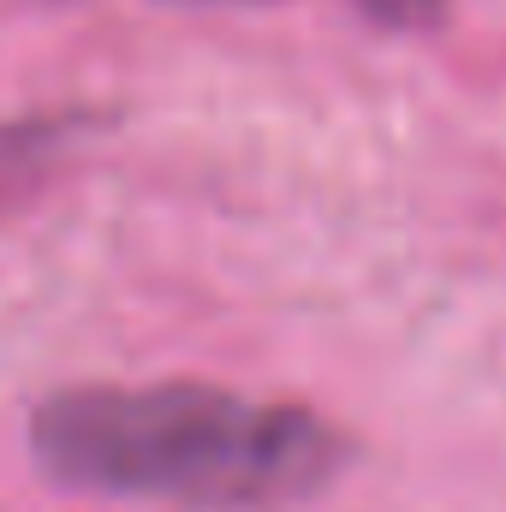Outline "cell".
<instances>
[{"instance_id":"1","label":"cell","mask_w":506,"mask_h":512,"mask_svg":"<svg viewBox=\"0 0 506 512\" xmlns=\"http://www.w3.org/2000/svg\"><path fill=\"white\" fill-rule=\"evenodd\" d=\"M30 459L78 495L227 512L328 489L352 441L304 405H262L233 387L96 382L36 405Z\"/></svg>"},{"instance_id":"2","label":"cell","mask_w":506,"mask_h":512,"mask_svg":"<svg viewBox=\"0 0 506 512\" xmlns=\"http://www.w3.org/2000/svg\"><path fill=\"white\" fill-rule=\"evenodd\" d=\"M173 6H233V0H173ZM358 6L370 24H387V30H429L447 18V0H346Z\"/></svg>"}]
</instances>
